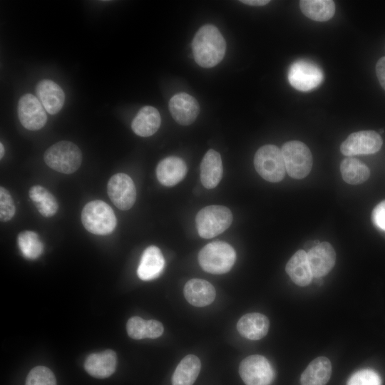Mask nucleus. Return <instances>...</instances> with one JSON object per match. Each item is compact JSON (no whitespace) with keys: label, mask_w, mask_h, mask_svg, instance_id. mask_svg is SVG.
<instances>
[{"label":"nucleus","mask_w":385,"mask_h":385,"mask_svg":"<svg viewBox=\"0 0 385 385\" xmlns=\"http://www.w3.org/2000/svg\"><path fill=\"white\" fill-rule=\"evenodd\" d=\"M169 110L173 119L180 125L192 123L200 112L197 100L186 93L173 96L169 101Z\"/></svg>","instance_id":"4468645a"},{"label":"nucleus","mask_w":385,"mask_h":385,"mask_svg":"<svg viewBox=\"0 0 385 385\" xmlns=\"http://www.w3.org/2000/svg\"><path fill=\"white\" fill-rule=\"evenodd\" d=\"M107 192L112 202L120 210H129L135 203V187L131 178L125 173H117L110 178Z\"/></svg>","instance_id":"9b49d317"},{"label":"nucleus","mask_w":385,"mask_h":385,"mask_svg":"<svg viewBox=\"0 0 385 385\" xmlns=\"http://www.w3.org/2000/svg\"><path fill=\"white\" fill-rule=\"evenodd\" d=\"M29 197L43 217H49L56 213L58 209V202L44 187L38 185L32 186L29 190Z\"/></svg>","instance_id":"c85d7f7f"},{"label":"nucleus","mask_w":385,"mask_h":385,"mask_svg":"<svg viewBox=\"0 0 385 385\" xmlns=\"http://www.w3.org/2000/svg\"><path fill=\"white\" fill-rule=\"evenodd\" d=\"M372 221L376 227L385 231V200L374 207L372 212Z\"/></svg>","instance_id":"72a5a7b5"},{"label":"nucleus","mask_w":385,"mask_h":385,"mask_svg":"<svg viewBox=\"0 0 385 385\" xmlns=\"http://www.w3.org/2000/svg\"><path fill=\"white\" fill-rule=\"evenodd\" d=\"M285 270L292 282L300 287L307 286L313 278L307 253L303 250H298L292 255L286 265Z\"/></svg>","instance_id":"5701e85b"},{"label":"nucleus","mask_w":385,"mask_h":385,"mask_svg":"<svg viewBox=\"0 0 385 385\" xmlns=\"http://www.w3.org/2000/svg\"><path fill=\"white\" fill-rule=\"evenodd\" d=\"M286 171L295 179L305 178L311 171L313 164L309 148L302 142L291 140L282 147Z\"/></svg>","instance_id":"0eeeda50"},{"label":"nucleus","mask_w":385,"mask_h":385,"mask_svg":"<svg viewBox=\"0 0 385 385\" xmlns=\"http://www.w3.org/2000/svg\"><path fill=\"white\" fill-rule=\"evenodd\" d=\"M324 74L321 68L314 62L299 60L294 62L288 72L289 83L300 91H309L319 86L322 82Z\"/></svg>","instance_id":"1a4fd4ad"},{"label":"nucleus","mask_w":385,"mask_h":385,"mask_svg":"<svg viewBox=\"0 0 385 385\" xmlns=\"http://www.w3.org/2000/svg\"><path fill=\"white\" fill-rule=\"evenodd\" d=\"M236 260L233 247L222 241L206 245L198 254V262L205 272L221 274L229 272Z\"/></svg>","instance_id":"f03ea898"},{"label":"nucleus","mask_w":385,"mask_h":385,"mask_svg":"<svg viewBox=\"0 0 385 385\" xmlns=\"http://www.w3.org/2000/svg\"><path fill=\"white\" fill-rule=\"evenodd\" d=\"M222 176V164L220 155L210 149L204 155L200 164V180L207 189L215 188Z\"/></svg>","instance_id":"412c9836"},{"label":"nucleus","mask_w":385,"mask_h":385,"mask_svg":"<svg viewBox=\"0 0 385 385\" xmlns=\"http://www.w3.org/2000/svg\"><path fill=\"white\" fill-rule=\"evenodd\" d=\"M16 212L15 205L9 191L0 187V219L1 222L10 220Z\"/></svg>","instance_id":"473e14b6"},{"label":"nucleus","mask_w":385,"mask_h":385,"mask_svg":"<svg viewBox=\"0 0 385 385\" xmlns=\"http://www.w3.org/2000/svg\"><path fill=\"white\" fill-rule=\"evenodd\" d=\"M164 266L165 260L160 250L156 246L151 245L142 254L137 274L142 280H152L161 274Z\"/></svg>","instance_id":"f3484780"},{"label":"nucleus","mask_w":385,"mask_h":385,"mask_svg":"<svg viewBox=\"0 0 385 385\" xmlns=\"http://www.w3.org/2000/svg\"><path fill=\"white\" fill-rule=\"evenodd\" d=\"M201 369V362L193 354L185 356L178 364L172 376L173 385H192Z\"/></svg>","instance_id":"a878e982"},{"label":"nucleus","mask_w":385,"mask_h":385,"mask_svg":"<svg viewBox=\"0 0 385 385\" xmlns=\"http://www.w3.org/2000/svg\"><path fill=\"white\" fill-rule=\"evenodd\" d=\"M239 374L245 385H270L274 378L269 361L258 354L248 356L242 360Z\"/></svg>","instance_id":"6e6552de"},{"label":"nucleus","mask_w":385,"mask_h":385,"mask_svg":"<svg viewBox=\"0 0 385 385\" xmlns=\"http://www.w3.org/2000/svg\"><path fill=\"white\" fill-rule=\"evenodd\" d=\"M187 173L185 163L176 156L163 159L156 168V177L165 186H173L180 182Z\"/></svg>","instance_id":"6ab92c4d"},{"label":"nucleus","mask_w":385,"mask_h":385,"mask_svg":"<svg viewBox=\"0 0 385 385\" xmlns=\"http://www.w3.org/2000/svg\"><path fill=\"white\" fill-rule=\"evenodd\" d=\"M36 94L45 111L51 115L58 113L65 102L63 89L49 79L41 80L36 84Z\"/></svg>","instance_id":"2eb2a0df"},{"label":"nucleus","mask_w":385,"mask_h":385,"mask_svg":"<svg viewBox=\"0 0 385 385\" xmlns=\"http://www.w3.org/2000/svg\"><path fill=\"white\" fill-rule=\"evenodd\" d=\"M195 220L199 235L208 239L226 230L232 222V215L225 206L210 205L197 212Z\"/></svg>","instance_id":"39448f33"},{"label":"nucleus","mask_w":385,"mask_h":385,"mask_svg":"<svg viewBox=\"0 0 385 385\" xmlns=\"http://www.w3.org/2000/svg\"><path fill=\"white\" fill-rule=\"evenodd\" d=\"M186 300L195 307H205L215 299V289L211 283L202 279H191L186 282L183 290Z\"/></svg>","instance_id":"a211bd4d"},{"label":"nucleus","mask_w":385,"mask_h":385,"mask_svg":"<svg viewBox=\"0 0 385 385\" xmlns=\"http://www.w3.org/2000/svg\"><path fill=\"white\" fill-rule=\"evenodd\" d=\"M343 180L351 185H358L365 182L370 175L369 168L359 160L348 157L340 165Z\"/></svg>","instance_id":"cd10ccee"},{"label":"nucleus","mask_w":385,"mask_h":385,"mask_svg":"<svg viewBox=\"0 0 385 385\" xmlns=\"http://www.w3.org/2000/svg\"><path fill=\"white\" fill-rule=\"evenodd\" d=\"M161 118L158 111L150 106L140 108L133 118L131 128L133 131L141 137L153 135L159 128Z\"/></svg>","instance_id":"4be33fe9"},{"label":"nucleus","mask_w":385,"mask_h":385,"mask_svg":"<svg viewBox=\"0 0 385 385\" xmlns=\"http://www.w3.org/2000/svg\"><path fill=\"white\" fill-rule=\"evenodd\" d=\"M4 155V148L2 143H0V158L1 159Z\"/></svg>","instance_id":"e433bc0d"},{"label":"nucleus","mask_w":385,"mask_h":385,"mask_svg":"<svg viewBox=\"0 0 385 385\" xmlns=\"http://www.w3.org/2000/svg\"><path fill=\"white\" fill-rule=\"evenodd\" d=\"M332 374L329 359L319 356L312 360L300 377L301 385H326Z\"/></svg>","instance_id":"b1692460"},{"label":"nucleus","mask_w":385,"mask_h":385,"mask_svg":"<svg viewBox=\"0 0 385 385\" xmlns=\"http://www.w3.org/2000/svg\"><path fill=\"white\" fill-rule=\"evenodd\" d=\"M81 221L88 232L99 235L111 234L117 224L113 209L99 200L91 201L83 207Z\"/></svg>","instance_id":"7ed1b4c3"},{"label":"nucleus","mask_w":385,"mask_h":385,"mask_svg":"<svg viewBox=\"0 0 385 385\" xmlns=\"http://www.w3.org/2000/svg\"><path fill=\"white\" fill-rule=\"evenodd\" d=\"M117 356L114 351L107 349L90 354L84 362V369L92 376L104 379L115 371Z\"/></svg>","instance_id":"dca6fc26"},{"label":"nucleus","mask_w":385,"mask_h":385,"mask_svg":"<svg viewBox=\"0 0 385 385\" xmlns=\"http://www.w3.org/2000/svg\"><path fill=\"white\" fill-rule=\"evenodd\" d=\"M240 2L253 6H262L270 3L269 0H242Z\"/></svg>","instance_id":"c9c22d12"},{"label":"nucleus","mask_w":385,"mask_h":385,"mask_svg":"<svg viewBox=\"0 0 385 385\" xmlns=\"http://www.w3.org/2000/svg\"><path fill=\"white\" fill-rule=\"evenodd\" d=\"M26 385H56V381L51 369L43 366H38L29 371Z\"/></svg>","instance_id":"7c9ffc66"},{"label":"nucleus","mask_w":385,"mask_h":385,"mask_svg":"<svg viewBox=\"0 0 385 385\" xmlns=\"http://www.w3.org/2000/svg\"><path fill=\"white\" fill-rule=\"evenodd\" d=\"M18 116L21 125L30 130L42 128L47 115L38 98L31 93L24 94L18 102Z\"/></svg>","instance_id":"f8f14e48"},{"label":"nucleus","mask_w":385,"mask_h":385,"mask_svg":"<svg viewBox=\"0 0 385 385\" xmlns=\"http://www.w3.org/2000/svg\"><path fill=\"white\" fill-rule=\"evenodd\" d=\"M46 164L51 169L64 174L76 171L82 162L79 148L72 142L62 140L49 147L43 155Z\"/></svg>","instance_id":"20e7f679"},{"label":"nucleus","mask_w":385,"mask_h":385,"mask_svg":"<svg viewBox=\"0 0 385 385\" xmlns=\"http://www.w3.org/2000/svg\"><path fill=\"white\" fill-rule=\"evenodd\" d=\"M383 144L381 135L374 130H361L350 134L340 146L346 156L369 155L378 152Z\"/></svg>","instance_id":"9d476101"},{"label":"nucleus","mask_w":385,"mask_h":385,"mask_svg":"<svg viewBox=\"0 0 385 385\" xmlns=\"http://www.w3.org/2000/svg\"><path fill=\"white\" fill-rule=\"evenodd\" d=\"M18 245L22 255L29 260L38 258L43 252V244L38 235L33 231H24L19 233Z\"/></svg>","instance_id":"c756f323"},{"label":"nucleus","mask_w":385,"mask_h":385,"mask_svg":"<svg viewBox=\"0 0 385 385\" xmlns=\"http://www.w3.org/2000/svg\"><path fill=\"white\" fill-rule=\"evenodd\" d=\"M254 165L258 174L269 182H279L285 175L282 150L274 145H265L257 150Z\"/></svg>","instance_id":"423d86ee"},{"label":"nucleus","mask_w":385,"mask_h":385,"mask_svg":"<svg viewBox=\"0 0 385 385\" xmlns=\"http://www.w3.org/2000/svg\"><path fill=\"white\" fill-rule=\"evenodd\" d=\"M308 262L314 277L327 275L336 262V252L327 242L317 244L307 253Z\"/></svg>","instance_id":"ddd939ff"},{"label":"nucleus","mask_w":385,"mask_h":385,"mask_svg":"<svg viewBox=\"0 0 385 385\" xmlns=\"http://www.w3.org/2000/svg\"><path fill=\"white\" fill-rule=\"evenodd\" d=\"M376 74L380 85L385 90V56L379 58L377 61Z\"/></svg>","instance_id":"f704fd0d"},{"label":"nucleus","mask_w":385,"mask_h":385,"mask_svg":"<svg viewBox=\"0 0 385 385\" xmlns=\"http://www.w3.org/2000/svg\"><path fill=\"white\" fill-rule=\"evenodd\" d=\"M192 48L195 62L201 67L211 68L222 60L226 43L216 26L206 24L196 32Z\"/></svg>","instance_id":"f257e3e1"},{"label":"nucleus","mask_w":385,"mask_h":385,"mask_svg":"<svg viewBox=\"0 0 385 385\" xmlns=\"http://www.w3.org/2000/svg\"><path fill=\"white\" fill-rule=\"evenodd\" d=\"M382 381L377 372L366 369L357 371L349 379L346 385H381Z\"/></svg>","instance_id":"2f4dec72"},{"label":"nucleus","mask_w":385,"mask_h":385,"mask_svg":"<svg viewBox=\"0 0 385 385\" xmlns=\"http://www.w3.org/2000/svg\"><path fill=\"white\" fill-rule=\"evenodd\" d=\"M299 7L305 16L315 21H327L335 13V4L332 0H302Z\"/></svg>","instance_id":"bb28decb"},{"label":"nucleus","mask_w":385,"mask_h":385,"mask_svg":"<svg viewBox=\"0 0 385 385\" xmlns=\"http://www.w3.org/2000/svg\"><path fill=\"white\" fill-rule=\"evenodd\" d=\"M269 328L268 318L257 312L243 315L237 324V329L240 335L250 340L263 338L267 334Z\"/></svg>","instance_id":"aec40b11"},{"label":"nucleus","mask_w":385,"mask_h":385,"mask_svg":"<svg viewBox=\"0 0 385 385\" xmlns=\"http://www.w3.org/2000/svg\"><path fill=\"white\" fill-rule=\"evenodd\" d=\"M128 336L134 339H155L164 331L163 324L155 319L144 320L139 317H132L126 324Z\"/></svg>","instance_id":"393cba45"}]
</instances>
